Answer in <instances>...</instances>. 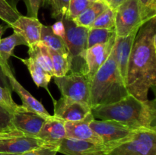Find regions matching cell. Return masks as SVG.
Returning a JSON list of instances; mask_svg holds the SVG:
<instances>
[{
	"label": "cell",
	"instance_id": "1",
	"mask_svg": "<svg viewBox=\"0 0 156 155\" xmlns=\"http://www.w3.org/2000/svg\"><path fill=\"white\" fill-rule=\"evenodd\" d=\"M126 86L129 94L140 100L156 84V16L139 29L128 61Z\"/></svg>",
	"mask_w": 156,
	"mask_h": 155
},
{
	"label": "cell",
	"instance_id": "2",
	"mask_svg": "<svg viewBox=\"0 0 156 155\" xmlns=\"http://www.w3.org/2000/svg\"><path fill=\"white\" fill-rule=\"evenodd\" d=\"M94 119L114 120L133 129H155V101L140 100L128 94L119 101L91 109Z\"/></svg>",
	"mask_w": 156,
	"mask_h": 155
},
{
	"label": "cell",
	"instance_id": "3",
	"mask_svg": "<svg viewBox=\"0 0 156 155\" xmlns=\"http://www.w3.org/2000/svg\"><path fill=\"white\" fill-rule=\"evenodd\" d=\"M88 82L91 109L116 103L129 94L112 53Z\"/></svg>",
	"mask_w": 156,
	"mask_h": 155
},
{
	"label": "cell",
	"instance_id": "4",
	"mask_svg": "<svg viewBox=\"0 0 156 155\" xmlns=\"http://www.w3.org/2000/svg\"><path fill=\"white\" fill-rule=\"evenodd\" d=\"M65 27L63 40L69 50L72 60V72H85V53L87 50V38L89 28L77 26L71 20L61 19Z\"/></svg>",
	"mask_w": 156,
	"mask_h": 155
},
{
	"label": "cell",
	"instance_id": "5",
	"mask_svg": "<svg viewBox=\"0 0 156 155\" xmlns=\"http://www.w3.org/2000/svg\"><path fill=\"white\" fill-rule=\"evenodd\" d=\"M108 155H156V129H138Z\"/></svg>",
	"mask_w": 156,
	"mask_h": 155
},
{
	"label": "cell",
	"instance_id": "6",
	"mask_svg": "<svg viewBox=\"0 0 156 155\" xmlns=\"http://www.w3.org/2000/svg\"><path fill=\"white\" fill-rule=\"evenodd\" d=\"M114 11L117 36H127L146 22L142 18L138 0H125Z\"/></svg>",
	"mask_w": 156,
	"mask_h": 155
},
{
	"label": "cell",
	"instance_id": "7",
	"mask_svg": "<svg viewBox=\"0 0 156 155\" xmlns=\"http://www.w3.org/2000/svg\"><path fill=\"white\" fill-rule=\"evenodd\" d=\"M53 79L62 97L89 105V82L83 73L72 72Z\"/></svg>",
	"mask_w": 156,
	"mask_h": 155
},
{
	"label": "cell",
	"instance_id": "8",
	"mask_svg": "<svg viewBox=\"0 0 156 155\" xmlns=\"http://www.w3.org/2000/svg\"><path fill=\"white\" fill-rule=\"evenodd\" d=\"M90 126L105 144H120L127 140L136 131L123 123L114 120L92 119Z\"/></svg>",
	"mask_w": 156,
	"mask_h": 155
},
{
	"label": "cell",
	"instance_id": "9",
	"mask_svg": "<svg viewBox=\"0 0 156 155\" xmlns=\"http://www.w3.org/2000/svg\"><path fill=\"white\" fill-rule=\"evenodd\" d=\"M118 145L117 144L93 143L66 138L60 143L57 151L66 155H108Z\"/></svg>",
	"mask_w": 156,
	"mask_h": 155
},
{
	"label": "cell",
	"instance_id": "10",
	"mask_svg": "<svg viewBox=\"0 0 156 155\" xmlns=\"http://www.w3.org/2000/svg\"><path fill=\"white\" fill-rule=\"evenodd\" d=\"M0 62H1V65L2 68L3 72H4L5 75L6 76L8 81H9V83L10 84L11 88L15 92H16L18 94V95L19 96L21 101H22V106H24L28 110L40 115L43 118L45 119L48 118V117H50L51 115L49 113L48 111L43 106L42 103L39 100H37L34 96H32L18 81V80L15 78L13 74V72L11 70L9 63L8 62H4L1 60H0Z\"/></svg>",
	"mask_w": 156,
	"mask_h": 155
},
{
	"label": "cell",
	"instance_id": "11",
	"mask_svg": "<svg viewBox=\"0 0 156 155\" xmlns=\"http://www.w3.org/2000/svg\"><path fill=\"white\" fill-rule=\"evenodd\" d=\"M91 112V108L87 103L61 97L59 100L54 102L53 115L65 122L78 121L83 119Z\"/></svg>",
	"mask_w": 156,
	"mask_h": 155
},
{
	"label": "cell",
	"instance_id": "12",
	"mask_svg": "<svg viewBox=\"0 0 156 155\" xmlns=\"http://www.w3.org/2000/svg\"><path fill=\"white\" fill-rule=\"evenodd\" d=\"M115 39L101 44H96L86 50L85 53V72L88 81L106 62L114 46Z\"/></svg>",
	"mask_w": 156,
	"mask_h": 155
},
{
	"label": "cell",
	"instance_id": "13",
	"mask_svg": "<svg viewBox=\"0 0 156 155\" xmlns=\"http://www.w3.org/2000/svg\"><path fill=\"white\" fill-rule=\"evenodd\" d=\"M44 121L45 119L24 106L12 114V122L14 128L28 136H37Z\"/></svg>",
	"mask_w": 156,
	"mask_h": 155
},
{
	"label": "cell",
	"instance_id": "14",
	"mask_svg": "<svg viewBox=\"0 0 156 155\" xmlns=\"http://www.w3.org/2000/svg\"><path fill=\"white\" fill-rule=\"evenodd\" d=\"M43 146L48 145L37 137L19 135L9 138H0V152L2 153L21 155Z\"/></svg>",
	"mask_w": 156,
	"mask_h": 155
},
{
	"label": "cell",
	"instance_id": "15",
	"mask_svg": "<svg viewBox=\"0 0 156 155\" xmlns=\"http://www.w3.org/2000/svg\"><path fill=\"white\" fill-rule=\"evenodd\" d=\"M94 119V116L91 112L83 119L65 122L66 138L90 141L93 143H103L101 138L90 126V122Z\"/></svg>",
	"mask_w": 156,
	"mask_h": 155
},
{
	"label": "cell",
	"instance_id": "16",
	"mask_svg": "<svg viewBox=\"0 0 156 155\" xmlns=\"http://www.w3.org/2000/svg\"><path fill=\"white\" fill-rule=\"evenodd\" d=\"M37 137L47 145L55 147L58 150L60 143L66 138L65 121L51 115L46 119Z\"/></svg>",
	"mask_w": 156,
	"mask_h": 155
},
{
	"label": "cell",
	"instance_id": "17",
	"mask_svg": "<svg viewBox=\"0 0 156 155\" xmlns=\"http://www.w3.org/2000/svg\"><path fill=\"white\" fill-rule=\"evenodd\" d=\"M139 29L133 31L127 36H117L114 46L111 50V53L114 56V60L117 63V66L120 71V75L123 78L124 81H126V69H127L129 55H130L131 50H132L134 39L136 36Z\"/></svg>",
	"mask_w": 156,
	"mask_h": 155
},
{
	"label": "cell",
	"instance_id": "18",
	"mask_svg": "<svg viewBox=\"0 0 156 155\" xmlns=\"http://www.w3.org/2000/svg\"><path fill=\"white\" fill-rule=\"evenodd\" d=\"M42 26L43 24L37 18L20 15L10 27L13 29L14 32L21 35L27 46H30L41 41Z\"/></svg>",
	"mask_w": 156,
	"mask_h": 155
},
{
	"label": "cell",
	"instance_id": "19",
	"mask_svg": "<svg viewBox=\"0 0 156 155\" xmlns=\"http://www.w3.org/2000/svg\"><path fill=\"white\" fill-rule=\"evenodd\" d=\"M109 7L105 0H96L79 16L72 21L76 25L89 28L96 18Z\"/></svg>",
	"mask_w": 156,
	"mask_h": 155
},
{
	"label": "cell",
	"instance_id": "20",
	"mask_svg": "<svg viewBox=\"0 0 156 155\" xmlns=\"http://www.w3.org/2000/svg\"><path fill=\"white\" fill-rule=\"evenodd\" d=\"M28 47L29 57L34 59L53 78L54 75L53 74V66L48 47L44 45L41 41L37 43L34 44Z\"/></svg>",
	"mask_w": 156,
	"mask_h": 155
},
{
	"label": "cell",
	"instance_id": "21",
	"mask_svg": "<svg viewBox=\"0 0 156 155\" xmlns=\"http://www.w3.org/2000/svg\"><path fill=\"white\" fill-rule=\"evenodd\" d=\"M21 62L27 66L32 79L35 84L39 88H44L48 91V84L52 77L36 61L32 58L20 59Z\"/></svg>",
	"mask_w": 156,
	"mask_h": 155
},
{
	"label": "cell",
	"instance_id": "22",
	"mask_svg": "<svg viewBox=\"0 0 156 155\" xmlns=\"http://www.w3.org/2000/svg\"><path fill=\"white\" fill-rule=\"evenodd\" d=\"M41 42L53 51L62 53H69L64 40L53 33L51 26H45L43 24Z\"/></svg>",
	"mask_w": 156,
	"mask_h": 155
},
{
	"label": "cell",
	"instance_id": "23",
	"mask_svg": "<svg viewBox=\"0 0 156 155\" xmlns=\"http://www.w3.org/2000/svg\"><path fill=\"white\" fill-rule=\"evenodd\" d=\"M27 46L25 40L19 33L14 32L12 35L0 40V60L8 62L9 58L13 54V51L17 46Z\"/></svg>",
	"mask_w": 156,
	"mask_h": 155
},
{
	"label": "cell",
	"instance_id": "24",
	"mask_svg": "<svg viewBox=\"0 0 156 155\" xmlns=\"http://www.w3.org/2000/svg\"><path fill=\"white\" fill-rule=\"evenodd\" d=\"M49 49V48H48ZM53 66V77H62L70 71L72 60L69 53H62L49 49Z\"/></svg>",
	"mask_w": 156,
	"mask_h": 155
},
{
	"label": "cell",
	"instance_id": "25",
	"mask_svg": "<svg viewBox=\"0 0 156 155\" xmlns=\"http://www.w3.org/2000/svg\"><path fill=\"white\" fill-rule=\"evenodd\" d=\"M117 37L115 29L89 28L87 38V49L96 44L105 43Z\"/></svg>",
	"mask_w": 156,
	"mask_h": 155
},
{
	"label": "cell",
	"instance_id": "26",
	"mask_svg": "<svg viewBox=\"0 0 156 155\" xmlns=\"http://www.w3.org/2000/svg\"><path fill=\"white\" fill-rule=\"evenodd\" d=\"M115 27V11L108 7L105 9L91 24L92 28L113 29Z\"/></svg>",
	"mask_w": 156,
	"mask_h": 155
},
{
	"label": "cell",
	"instance_id": "27",
	"mask_svg": "<svg viewBox=\"0 0 156 155\" xmlns=\"http://www.w3.org/2000/svg\"><path fill=\"white\" fill-rule=\"evenodd\" d=\"M96 0H70L66 16L63 18L73 20L89 7Z\"/></svg>",
	"mask_w": 156,
	"mask_h": 155
},
{
	"label": "cell",
	"instance_id": "28",
	"mask_svg": "<svg viewBox=\"0 0 156 155\" xmlns=\"http://www.w3.org/2000/svg\"><path fill=\"white\" fill-rule=\"evenodd\" d=\"M20 15L17 9L12 7L6 0H0V19L2 20L9 27Z\"/></svg>",
	"mask_w": 156,
	"mask_h": 155
},
{
	"label": "cell",
	"instance_id": "29",
	"mask_svg": "<svg viewBox=\"0 0 156 155\" xmlns=\"http://www.w3.org/2000/svg\"><path fill=\"white\" fill-rule=\"evenodd\" d=\"M0 105L12 114L20 110L23 106L17 104L12 97V90L0 86Z\"/></svg>",
	"mask_w": 156,
	"mask_h": 155
},
{
	"label": "cell",
	"instance_id": "30",
	"mask_svg": "<svg viewBox=\"0 0 156 155\" xmlns=\"http://www.w3.org/2000/svg\"><path fill=\"white\" fill-rule=\"evenodd\" d=\"M12 114L0 105V133H10L17 131L12 125Z\"/></svg>",
	"mask_w": 156,
	"mask_h": 155
},
{
	"label": "cell",
	"instance_id": "31",
	"mask_svg": "<svg viewBox=\"0 0 156 155\" xmlns=\"http://www.w3.org/2000/svg\"><path fill=\"white\" fill-rule=\"evenodd\" d=\"M140 12L145 21L156 16V0H138Z\"/></svg>",
	"mask_w": 156,
	"mask_h": 155
},
{
	"label": "cell",
	"instance_id": "32",
	"mask_svg": "<svg viewBox=\"0 0 156 155\" xmlns=\"http://www.w3.org/2000/svg\"><path fill=\"white\" fill-rule=\"evenodd\" d=\"M69 1L70 0H56V7L52 12V17L53 18H63L68 10Z\"/></svg>",
	"mask_w": 156,
	"mask_h": 155
},
{
	"label": "cell",
	"instance_id": "33",
	"mask_svg": "<svg viewBox=\"0 0 156 155\" xmlns=\"http://www.w3.org/2000/svg\"><path fill=\"white\" fill-rule=\"evenodd\" d=\"M57 149L49 146H43L25 152L21 155H56Z\"/></svg>",
	"mask_w": 156,
	"mask_h": 155
},
{
	"label": "cell",
	"instance_id": "34",
	"mask_svg": "<svg viewBox=\"0 0 156 155\" xmlns=\"http://www.w3.org/2000/svg\"><path fill=\"white\" fill-rule=\"evenodd\" d=\"M43 0H26L28 17L37 18L38 11L41 5Z\"/></svg>",
	"mask_w": 156,
	"mask_h": 155
},
{
	"label": "cell",
	"instance_id": "35",
	"mask_svg": "<svg viewBox=\"0 0 156 155\" xmlns=\"http://www.w3.org/2000/svg\"><path fill=\"white\" fill-rule=\"evenodd\" d=\"M51 27L55 34L58 35L63 39V36L65 34V27H64V24L62 20L56 21L53 26H51Z\"/></svg>",
	"mask_w": 156,
	"mask_h": 155
},
{
	"label": "cell",
	"instance_id": "36",
	"mask_svg": "<svg viewBox=\"0 0 156 155\" xmlns=\"http://www.w3.org/2000/svg\"><path fill=\"white\" fill-rule=\"evenodd\" d=\"M0 86L2 87V88H8V89L12 90L10 84L9 83V81H8L6 76L5 75L4 72H3L2 68L1 65V62H0Z\"/></svg>",
	"mask_w": 156,
	"mask_h": 155
},
{
	"label": "cell",
	"instance_id": "37",
	"mask_svg": "<svg viewBox=\"0 0 156 155\" xmlns=\"http://www.w3.org/2000/svg\"><path fill=\"white\" fill-rule=\"evenodd\" d=\"M105 1L108 3V6L110 8H111L113 9H115L117 6L120 5L125 0H105Z\"/></svg>",
	"mask_w": 156,
	"mask_h": 155
},
{
	"label": "cell",
	"instance_id": "38",
	"mask_svg": "<svg viewBox=\"0 0 156 155\" xmlns=\"http://www.w3.org/2000/svg\"><path fill=\"white\" fill-rule=\"evenodd\" d=\"M46 2H47V4L50 5V7H51V10L52 12L54 11L55 7H56V0H45Z\"/></svg>",
	"mask_w": 156,
	"mask_h": 155
},
{
	"label": "cell",
	"instance_id": "39",
	"mask_svg": "<svg viewBox=\"0 0 156 155\" xmlns=\"http://www.w3.org/2000/svg\"><path fill=\"white\" fill-rule=\"evenodd\" d=\"M8 27H9L7 25V24H6V25L0 24V40L2 39V34L4 33V32L5 31V30L8 28Z\"/></svg>",
	"mask_w": 156,
	"mask_h": 155
},
{
	"label": "cell",
	"instance_id": "40",
	"mask_svg": "<svg viewBox=\"0 0 156 155\" xmlns=\"http://www.w3.org/2000/svg\"><path fill=\"white\" fill-rule=\"evenodd\" d=\"M0 155H18V154H13V153H2V152H0Z\"/></svg>",
	"mask_w": 156,
	"mask_h": 155
}]
</instances>
